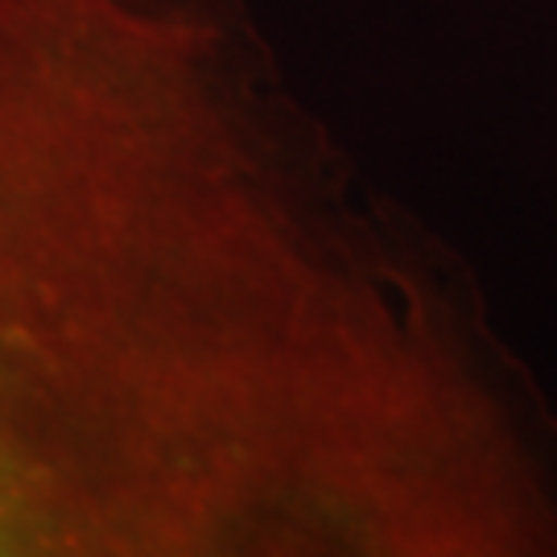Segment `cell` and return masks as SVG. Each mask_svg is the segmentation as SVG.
Masks as SVG:
<instances>
[{
  "instance_id": "cell-1",
  "label": "cell",
  "mask_w": 557,
  "mask_h": 557,
  "mask_svg": "<svg viewBox=\"0 0 557 557\" xmlns=\"http://www.w3.org/2000/svg\"><path fill=\"white\" fill-rule=\"evenodd\" d=\"M545 549V405L248 0H0V557Z\"/></svg>"
}]
</instances>
